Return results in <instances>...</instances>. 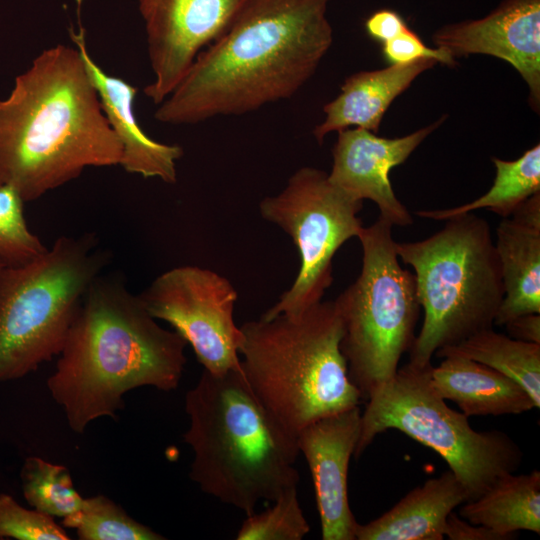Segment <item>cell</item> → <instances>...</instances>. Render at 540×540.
I'll return each instance as SVG.
<instances>
[{
  "label": "cell",
  "instance_id": "6da1fadb",
  "mask_svg": "<svg viewBox=\"0 0 540 540\" xmlns=\"http://www.w3.org/2000/svg\"><path fill=\"white\" fill-rule=\"evenodd\" d=\"M330 1L250 0L231 27L198 54L154 118L191 125L293 97L332 45Z\"/></svg>",
  "mask_w": 540,
  "mask_h": 540
},
{
  "label": "cell",
  "instance_id": "7a4b0ae2",
  "mask_svg": "<svg viewBox=\"0 0 540 540\" xmlns=\"http://www.w3.org/2000/svg\"><path fill=\"white\" fill-rule=\"evenodd\" d=\"M121 159V143L76 46L43 50L0 100V186L24 202L88 167L119 166Z\"/></svg>",
  "mask_w": 540,
  "mask_h": 540
},
{
  "label": "cell",
  "instance_id": "3957f363",
  "mask_svg": "<svg viewBox=\"0 0 540 540\" xmlns=\"http://www.w3.org/2000/svg\"><path fill=\"white\" fill-rule=\"evenodd\" d=\"M186 345L157 323L123 278L101 273L82 299L47 388L70 429L82 434L96 419L116 420L133 389L175 390Z\"/></svg>",
  "mask_w": 540,
  "mask_h": 540
},
{
  "label": "cell",
  "instance_id": "277c9868",
  "mask_svg": "<svg viewBox=\"0 0 540 540\" xmlns=\"http://www.w3.org/2000/svg\"><path fill=\"white\" fill-rule=\"evenodd\" d=\"M189 427L183 441L193 451L189 477L206 494L246 515L297 487L299 450L261 405L241 369L203 370L185 395Z\"/></svg>",
  "mask_w": 540,
  "mask_h": 540
},
{
  "label": "cell",
  "instance_id": "5b68a950",
  "mask_svg": "<svg viewBox=\"0 0 540 540\" xmlns=\"http://www.w3.org/2000/svg\"><path fill=\"white\" fill-rule=\"evenodd\" d=\"M241 373L257 400L290 434L359 406L362 396L341 352L342 323L334 301L298 314L240 326Z\"/></svg>",
  "mask_w": 540,
  "mask_h": 540
},
{
  "label": "cell",
  "instance_id": "8992f818",
  "mask_svg": "<svg viewBox=\"0 0 540 540\" xmlns=\"http://www.w3.org/2000/svg\"><path fill=\"white\" fill-rule=\"evenodd\" d=\"M430 237L396 243L414 270L424 320L409 362L431 364L435 352L492 328L504 297L501 267L489 223L473 212L445 220Z\"/></svg>",
  "mask_w": 540,
  "mask_h": 540
},
{
  "label": "cell",
  "instance_id": "52a82bcc",
  "mask_svg": "<svg viewBox=\"0 0 540 540\" xmlns=\"http://www.w3.org/2000/svg\"><path fill=\"white\" fill-rule=\"evenodd\" d=\"M110 255L92 233L60 236L50 248L0 271V383L57 357L74 317Z\"/></svg>",
  "mask_w": 540,
  "mask_h": 540
},
{
  "label": "cell",
  "instance_id": "ba28073f",
  "mask_svg": "<svg viewBox=\"0 0 540 540\" xmlns=\"http://www.w3.org/2000/svg\"><path fill=\"white\" fill-rule=\"evenodd\" d=\"M393 225L379 218L363 227L362 267L334 300L343 334L348 376L362 399L390 381L415 340L421 306L414 274L400 266Z\"/></svg>",
  "mask_w": 540,
  "mask_h": 540
},
{
  "label": "cell",
  "instance_id": "9c48e42d",
  "mask_svg": "<svg viewBox=\"0 0 540 540\" xmlns=\"http://www.w3.org/2000/svg\"><path fill=\"white\" fill-rule=\"evenodd\" d=\"M432 367L408 362L367 399L354 456L380 433L399 430L436 451L473 500L500 477L514 473L523 452L505 432L474 430L464 413L448 407L431 386Z\"/></svg>",
  "mask_w": 540,
  "mask_h": 540
},
{
  "label": "cell",
  "instance_id": "30bf717a",
  "mask_svg": "<svg viewBox=\"0 0 540 540\" xmlns=\"http://www.w3.org/2000/svg\"><path fill=\"white\" fill-rule=\"evenodd\" d=\"M363 201L333 184L328 173L301 167L277 195L259 203L262 218L280 227L296 246L300 268L291 285L262 317L298 314L320 302L333 282V257L363 229Z\"/></svg>",
  "mask_w": 540,
  "mask_h": 540
},
{
  "label": "cell",
  "instance_id": "8fae6325",
  "mask_svg": "<svg viewBox=\"0 0 540 540\" xmlns=\"http://www.w3.org/2000/svg\"><path fill=\"white\" fill-rule=\"evenodd\" d=\"M138 296L152 317L167 322L192 347L205 371L240 369L242 332L233 316L238 293L226 277L195 265L177 266Z\"/></svg>",
  "mask_w": 540,
  "mask_h": 540
},
{
  "label": "cell",
  "instance_id": "7c38bea8",
  "mask_svg": "<svg viewBox=\"0 0 540 540\" xmlns=\"http://www.w3.org/2000/svg\"><path fill=\"white\" fill-rule=\"evenodd\" d=\"M250 0H138L153 80L144 94L159 105L198 54L219 39Z\"/></svg>",
  "mask_w": 540,
  "mask_h": 540
},
{
  "label": "cell",
  "instance_id": "4fadbf2b",
  "mask_svg": "<svg viewBox=\"0 0 540 540\" xmlns=\"http://www.w3.org/2000/svg\"><path fill=\"white\" fill-rule=\"evenodd\" d=\"M435 47L453 58L485 54L508 62L529 88V104L540 107V0H504L487 16L438 29Z\"/></svg>",
  "mask_w": 540,
  "mask_h": 540
},
{
  "label": "cell",
  "instance_id": "5bb4252c",
  "mask_svg": "<svg viewBox=\"0 0 540 540\" xmlns=\"http://www.w3.org/2000/svg\"><path fill=\"white\" fill-rule=\"evenodd\" d=\"M446 116L411 134L398 138L380 137L363 128L338 132L332 149L330 181L357 200L369 199L379 208L380 216L392 225L408 226L413 218L395 195L390 171L403 164L413 151L437 129Z\"/></svg>",
  "mask_w": 540,
  "mask_h": 540
},
{
  "label": "cell",
  "instance_id": "9a60e30c",
  "mask_svg": "<svg viewBox=\"0 0 540 540\" xmlns=\"http://www.w3.org/2000/svg\"><path fill=\"white\" fill-rule=\"evenodd\" d=\"M361 414L353 407L314 421L296 436L312 476L323 540H355L358 522L349 506L347 476Z\"/></svg>",
  "mask_w": 540,
  "mask_h": 540
},
{
  "label": "cell",
  "instance_id": "2e32d148",
  "mask_svg": "<svg viewBox=\"0 0 540 540\" xmlns=\"http://www.w3.org/2000/svg\"><path fill=\"white\" fill-rule=\"evenodd\" d=\"M74 45L79 49L88 73L97 90L104 114L122 146L120 165L126 172L144 178H159L165 183L177 181V162L184 154L176 144L158 142L141 129L134 113L137 88L107 74L88 51L85 31L70 29Z\"/></svg>",
  "mask_w": 540,
  "mask_h": 540
},
{
  "label": "cell",
  "instance_id": "e0dca14e",
  "mask_svg": "<svg viewBox=\"0 0 540 540\" xmlns=\"http://www.w3.org/2000/svg\"><path fill=\"white\" fill-rule=\"evenodd\" d=\"M494 244L504 286L494 325L540 314V193L501 220Z\"/></svg>",
  "mask_w": 540,
  "mask_h": 540
},
{
  "label": "cell",
  "instance_id": "ac0fdd59",
  "mask_svg": "<svg viewBox=\"0 0 540 540\" xmlns=\"http://www.w3.org/2000/svg\"><path fill=\"white\" fill-rule=\"evenodd\" d=\"M436 63L423 59L350 75L338 96L323 107L325 118L313 130L315 139L321 144L327 134L352 126L377 133L394 99Z\"/></svg>",
  "mask_w": 540,
  "mask_h": 540
},
{
  "label": "cell",
  "instance_id": "d6986e66",
  "mask_svg": "<svg viewBox=\"0 0 540 540\" xmlns=\"http://www.w3.org/2000/svg\"><path fill=\"white\" fill-rule=\"evenodd\" d=\"M468 501L451 470L426 480L380 517L357 525L355 540H442L447 518Z\"/></svg>",
  "mask_w": 540,
  "mask_h": 540
},
{
  "label": "cell",
  "instance_id": "ffe728a7",
  "mask_svg": "<svg viewBox=\"0 0 540 540\" xmlns=\"http://www.w3.org/2000/svg\"><path fill=\"white\" fill-rule=\"evenodd\" d=\"M430 383L467 417L521 414L535 408L531 396L515 380L466 357H444L432 367Z\"/></svg>",
  "mask_w": 540,
  "mask_h": 540
},
{
  "label": "cell",
  "instance_id": "44dd1931",
  "mask_svg": "<svg viewBox=\"0 0 540 540\" xmlns=\"http://www.w3.org/2000/svg\"><path fill=\"white\" fill-rule=\"evenodd\" d=\"M459 516L508 540L519 530L540 534V472L500 477L481 496L464 502Z\"/></svg>",
  "mask_w": 540,
  "mask_h": 540
},
{
  "label": "cell",
  "instance_id": "7402d4cb",
  "mask_svg": "<svg viewBox=\"0 0 540 540\" xmlns=\"http://www.w3.org/2000/svg\"><path fill=\"white\" fill-rule=\"evenodd\" d=\"M439 358L461 356L487 365L519 383L540 407V344L511 338L492 328L435 352Z\"/></svg>",
  "mask_w": 540,
  "mask_h": 540
},
{
  "label": "cell",
  "instance_id": "603a6c76",
  "mask_svg": "<svg viewBox=\"0 0 540 540\" xmlns=\"http://www.w3.org/2000/svg\"><path fill=\"white\" fill-rule=\"evenodd\" d=\"M495 178L491 188L472 202L441 210H423L416 214L433 220L487 209L503 218L509 217L523 202L540 193V145L526 150L516 160L493 157Z\"/></svg>",
  "mask_w": 540,
  "mask_h": 540
},
{
  "label": "cell",
  "instance_id": "cb8c5ba5",
  "mask_svg": "<svg viewBox=\"0 0 540 540\" xmlns=\"http://www.w3.org/2000/svg\"><path fill=\"white\" fill-rule=\"evenodd\" d=\"M24 499L34 509L64 518L77 511L83 497L75 489L69 469L38 456L25 459L20 470Z\"/></svg>",
  "mask_w": 540,
  "mask_h": 540
},
{
  "label": "cell",
  "instance_id": "d4e9b609",
  "mask_svg": "<svg viewBox=\"0 0 540 540\" xmlns=\"http://www.w3.org/2000/svg\"><path fill=\"white\" fill-rule=\"evenodd\" d=\"M80 540H164L165 536L130 517L110 498H84L81 507L62 520Z\"/></svg>",
  "mask_w": 540,
  "mask_h": 540
},
{
  "label": "cell",
  "instance_id": "484cf974",
  "mask_svg": "<svg viewBox=\"0 0 540 540\" xmlns=\"http://www.w3.org/2000/svg\"><path fill=\"white\" fill-rule=\"evenodd\" d=\"M273 504L260 513L246 515L238 540H301L310 526L300 507L297 487L283 492Z\"/></svg>",
  "mask_w": 540,
  "mask_h": 540
},
{
  "label": "cell",
  "instance_id": "4316f807",
  "mask_svg": "<svg viewBox=\"0 0 540 540\" xmlns=\"http://www.w3.org/2000/svg\"><path fill=\"white\" fill-rule=\"evenodd\" d=\"M24 201L9 186H0V261L20 265L42 254L47 247L28 227Z\"/></svg>",
  "mask_w": 540,
  "mask_h": 540
},
{
  "label": "cell",
  "instance_id": "83f0119b",
  "mask_svg": "<svg viewBox=\"0 0 540 540\" xmlns=\"http://www.w3.org/2000/svg\"><path fill=\"white\" fill-rule=\"evenodd\" d=\"M68 540L67 532L52 516L36 509L28 510L12 496L0 494V539Z\"/></svg>",
  "mask_w": 540,
  "mask_h": 540
},
{
  "label": "cell",
  "instance_id": "f1b7e54d",
  "mask_svg": "<svg viewBox=\"0 0 540 540\" xmlns=\"http://www.w3.org/2000/svg\"><path fill=\"white\" fill-rule=\"evenodd\" d=\"M383 58L390 65L408 64L430 59L449 67L457 65L456 59L442 48L428 47L409 27L395 37L381 43Z\"/></svg>",
  "mask_w": 540,
  "mask_h": 540
},
{
  "label": "cell",
  "instance_id": "f546056e",
  "mask_svg": "<svg viewBox=\"0 0 540 540\" xmlns=\"http://www.w3.org/2000/svg\"><path fill=\"white\" fill-rule=\"evenodd\" d=\"M408 27L402 16L393 10L382 9L374 12L365 22V30L370 38L383 43Z\"/></svg>",
  "mask_w": 540,
  "mask_h": 540
},
{
  "label": "cell",
  "instance_id": "4dcf8cb0",
  "mask_svg": "<svg viewBox=\"0 0 540 540\" xmlns=\"http://www.w3.org/2000/svg\"><path fill=\"white\" fill-rule=\"evenodd\" d=\"M444 536L450 540H508L488 527L468 522L454 511L447 518Z\"/></svg>",
  "mask_w": 540,
  "mask_h": 540
},
{
  "label": "cell",
  "instance_id": "1f68e13d",
  "mask_svg": "<svg viewBox=\"0 0 540 540\" xmlns=\"http://www.w3.org/2000/svg\"><path fill=\"white\" fill-rule=\"evenodd\" d=\"M504 326L511 338L540 344V314L521 315Z\"/></svg>",
  "mask_w": 540,
  "mask_h": 540
},
{
  "label": "cell",
  "instance_id": "d6a6232c",
  "mask_svg": "<svg viewBox=\"0 0 540 540\" xmlns=\"http://www.w3.org/2000/svg\"><path fill=\"white\" fill-rule=\"evenodd\" d=\"M4 265H5V264H3V263L0 261V271H1V269L3 268Z\"/></svg>",
  "mask_w": 540,
  "mask_h": 540
}]
</instances>
